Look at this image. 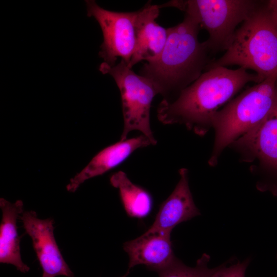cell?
<instances>
[{"label": "cell", "mask_w": 277, "mask_h": 277, "mask_svg": "<svg viewBox=\"0 0 277 277\" xmlns=\"http://www.w3.org/2000/svg\"><path fill=\"white\" fill-rule=\"evenodd\" d=\"M262 81L256 73L241 67L208 69L174 100H163L157 108V118L164 124L184 125L196 134L204 135L212 128L214 116L221 106L247 84Z\"/></svg>", "instance_id": "1"}, {"label": "cell", "mask_w": 277, "mask_h": 277, "mask_svg": "<svg viewBox=\"0 0 277 277\" xmlns=\"http://www.w3.org/2000/svg\"><path fill=\"white\" fill-rule=\"evenodd\" d=\"M167 29V40L159 57L144 64L140 71V75L153 82L165 100L202 74L209 65V52L204 42L199 41L201 29L190 15L185 14L181 23Z\"/></svg>", "instance_id": "2"}, {"label": "cell", "mask_w": 277, "mask_h": 277, "mask_svg": "<svg viewBox=\"0 0 277 277\" xmlns=\"http://www.w3.org/2000/svg\"><path fill=\"white\" fill-rule=\"evenodd\" d=\"M231 65L251 70L263 80L277 76V13L266 2L237 29L230 47L206 70Z\"/></svg>", "instance_id": "3"}, {"label": "cell", "mask_w": 277, "mask_h": 277, "mask_svg": "<svg viewBox=\"0 0 277 277\" xmlns=\"http://www.w3.org/2000/svg\"><path fill=\"white\" fill-rule=\"evenodd\" d=\"M277 97V76L255 83L232 99L214 116L215 138L208 161L215 166L223 150L259 125L272 110Z\"/></svg>", "instance_id": "4"}, {"label": "cell", "mask_w": 277, "mask_h": 277, "mask_svg": "<svg viewBox=\"0 0 277 277\" xmlns=\"http://www.w3.org/2000/svg\"><path fill=\"white\" fill-rule=\"evenodd\" d=\"M260 3L253 0H174L159 7H174L192 16L208 34L204 43L209 51L216 52L228 49L238 26Z\"/></svg>", "instance_id": "5"}, {"label": "cell", "mask_w": 277, "mask_h": 277, "mask_svg": "<svg viewBox=\"0 0 277 277\" xmlns=\"http://www.w3.org/2000/svg\"><path fill=\"white\" fill-rule=\"evenodd\" d=\"M98 69L103 74L112 76L120 91L124 118L121 141L126 140L130 132L138 130L152 145H156L150 123L151 103L160 94L156 85L148 78L135 73L123 60L113 66L103 62Z\"/></svg>", "instance_id": "6"}, {"label": "cell", "mask_w": 277, "mask_h": 277, "mask_svg": "<svg viewBox=\"0 0 277 277\" xmlns=\"http://www.w3.org/2000/svg\"><path fill=\"white\" fill-rule=\"evenodd\" d=\"M230 146L243 161L252 164V171L262 174L258 188L277 195V97L264 120Z\"/></svg>", "instance_id": "7"}, {"label": "cell", "mask_w": 277, "mask_h": 277, "mask_svg": "<svg viewBox=\"0 0 277 277\" xmlns=\"http://www.w3.org/2000/svg\"><path fill=\"white\" fill-rule=\"evenodd\" d=\"M87 14L99 24L103 35L99 56L109 66L118 58L128 65L134 52L138 11L115 12L105 9L94 1H86Z\"/></svg>", "instance_id": "8"}, {"label": "cell", "mask_w": 277, "mask_h": 277, "mask_svg": "<svg viewBox=\"0 0 277 277\" xmlns=\"http://www.w3.org/2000/svg\"><path fill=\"white\" fill-rule=\"evenodd\" d=\"M19 219L31 239L43 273L50 277H74L56 243L53 220L39 219L33 210L24 211Z\"/></svg>", "instance_id": "9"}, {"label": "cell", "mask_w": 277, "mask_h": 277, "mask_svg": "<svg viewBox=\"0 0 277 277\" xmlns=\"http://www.w3.org/2000/svg\"><path fill=\"white\" fill-rule=\"evenodd\" d=\"M171 233L147 230L138 238L124 243L123 248L129 260L127 272L138 265L157 272L169 266L176 259Z\"/></svg>", "instance_id": "10"}, {"label": "cell", "mask_w": 277, "mask_h": 277, "mask_svg": "<svg viewBox=\"0 0 277 277\" xmlns=\"http://www.w3.org/2000/svg\"><path fill=\"white\" fill-rule=\"evenodd\" d=\"M179 174L177 184L171 194L161 205L148 231L171 233L179 224L200 215L190 190L188 170L181 168Z\"/></svg>", "instance_id": "11"}, {"label": "cell", "mask_w": 277, "mask_h": 277, "mask_svg": "<svg viewBox=\"0 0 277 277\" xmlns=\"http://www.w3.org/2000/svg\"><path fill=\"white\" fill-rule=\"evenodd\" d=\"M160 7L149 2L138 11L134 52L128 65L130 68L137 63L156 61L162 52L168 37V29L159 25L155 19Z\"/></svg>", "instance_id": "12"}, {"label": "cell", "mask_w": 277, "mask_h": 277, "mask_svg": "<svg viewBox=\"0 0 277 277\" xmlns=\"http://www.w3.org/2000/svg\"><path fill=\"white\" fill-rule=\"evenodd\" d=\"M152 145L144 135L121 141L104 148L89 164L72 178L67 185L68 191L74 192L86 180L103 174L126 161L136 150Z\"/></svg>", "instance_id": "13"}, {"label": "cell", "mask_w": 277, "mask_h": 277, "mask_svg": "<svg viewBox=\"0 0 277 277\" xmlns=\"http://www.w3.org/2000/svg\"><path fill=\"white\" fill-rule=\"evenodd\" d=\"M2 217L0 225V263L11 264L17 270L26 273L30 267L21 259L20 239L17 229V221L24 212L23 202L17 200L11 203L0 199Z\"/></svg>", "instance_id": "14"}, {"label": "cell", "mask_w": 277, "mask_h": 277, "mask_svg": "<svg viewBox=\"0 0 277 277\" xmlns=\"http://www.w3.org/2000/svg\"><path fill=\"white\" fill-rule=\"evenodd\" d=\"M111 185L118 189L120 196L127 214L136 219H143L151 212L153 199L144 188L132 183L126 173L119 171L110 178Z\"/></svg>", "instance_id": "15"}, {"label": "cell", "mask_w": 277, "mask_h": 277, "mask_svg": "<svg viewBox=\"0 0 277 277\" xmlns=\"http://www.w3.org/2000/svg\"><path fill=\"white\" fill-rule=\"evenodd\" d=\"M210 256L204 253L194 267L185 265L176 258L167 268L158 272L159 277H210L215 268L208 266Z\"/></svg>", "instance_id": "16"}, {"label": "cell", "mask_w": 277, "mask_h": 277, "mask_svg": "<svg viewBox=\"0 0 277 277\" xmlns=\"http://www.w3.org/2000/svg\"><path fill=\"white\" fill-rule=\"evenodd\" d=\"M250 263L247 259L230 265L223 264L215 268L210 277H245L247 268Z\"/></svg>", "instance_id": "17"}, {"label": "cell", "mask_w": 277, "mask_h": 277, "mask_svg": "<svg viewBox=\"0 0 277 277\" xmlns=\"http://www.w3.org/2000/svg\"><path fill=\"white\" fill-rule=\"evenodd\" d=\"M268 7L277 13V0H270L266 2Z\"/></svg>", "instance_id": "18"}, {"label": "cell", "mask_w": 277, "mask_h": 277, "mask_svg": "<svg viewBox=\"0 0 277 277\" xmlns=\"http://www.w3.org/2000/svg\"><path fill=\"white\" fill-rule=\"evenodd\" d=\"M42 277H50V276L46 275L45 274L43 273Z\"/></svg>", "instance_id": "19"}, {"label": "cell", "mask_w": 277, "mask_h": 277, "mask_svg": "<svg viewBox=\"0 0 277 277\" xmlns=\"http://www.w3.org/2000/svg\"><path fill=\"white\" fill-rule=\"evenodd\" d=\"M128 274V273L127 272L126 274H125L124 275H123V276H121V277H127V275Z\"/></svg>", "instance_id": "20"}, {"label": "cell", "mask_w": 277, "mask_h": 277, "mask_svg": "<svg viewBox=\"0 0 277 277\" xmlns=\"http://www.w3.org/2000/svg\"><path fill=\"white\" fill-rule=\"evenodd\" d=\"M276 258H277V255H276Z\"/></svg>", "instance_id": "21"}]
</instances>
